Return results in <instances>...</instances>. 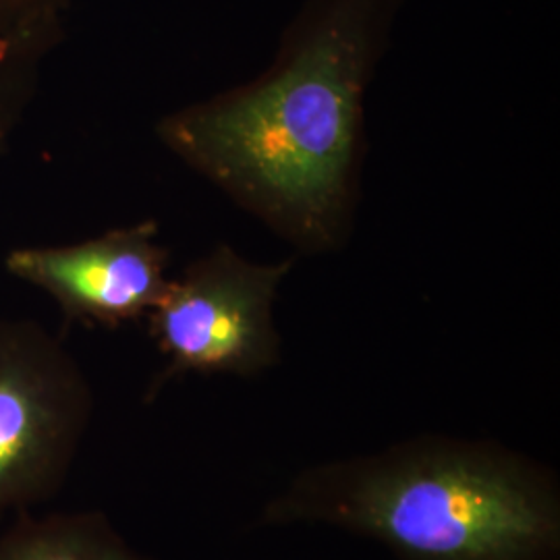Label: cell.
I'll list each match as a JSON object with an SVG mask.
<instances>
[{"instance_id": "cell-1", "label": "cell", "mask_w": 560, "mask_h": 560, "mask_svg": "<svg viewBox=\"0 0 560 560\" xmlns=\"http://www.w3.org/2000/svg\"><path fill=\"white\" fill-rule=\"evenodd\" d=\"M405 0H305L256 80L164 115L154 133L194 173L305 256L353 233L365 94Z\"/></svg>"}, {"instance_id": "cell-2", "label": "cell", "mask_w": 560, "mask_h": 560, "mask_svg": "<svg viewBox=\"0 0 560 560\" xmlns=\"http://www.w3.org/2000/svg\"><path fill=\"white\" fill-rule=\"evenodd\" d=\"M260 523L335 527L397 560H560V481L501 442L430 434L303 469Z\"/></svg>"}, {"instance_id": "cell-3", "label": "cell", "mask_w": 560, "mask_h": 560, "mask_svg": "<svg viewBox=\"0 0 560 560\" xmlns=\"http://www.w3.org/2000/svg\"><path fill=\"white\" fill-rule=\"evenodd\" d=\"M293 260L256 264L219 243L191 261L148 314L152 339L166 365L148 388L185 376L254 378L280 361L275 300Z\"/></svg>"}, {"instance_id": "cell-4", "label": "cell", "mask_w": 560, "mask_h": 560, "mask_svg": "<svg viewBox=\"0 0 560 560\" xmlns=\"http://www.w3.org/2000/svg\"><path fill=\"white\" fill-rule=\"evenodd\" d=\"M94 413L90 381L40 322L0 318V520L52 499Z\"/></svg>"}, {"instance_id": "cell-5", "label": "cell", "mask_w": 560, "mask_h": 560, "mask_svg": "<svg viewBox=\"0 0 560 560\" xmlns=\"http://www.w3.org/2000/svg\"><path fill=\"white\" fill-rule=\"evenodd\" d=\"M168 258L159 222L148 219L80 243L15 247L2 264L57 301L65 318L117 328L156 307L171 280Z\"/></svg>"}, {"instance_id": "cell-6", "label": "cell", "mask_w": 560, "mask_h": 560, "mask_svg": "<svg viewBox=\"0 0 560 560\" xmlns=\"http://www.w3.org/2000/svg\"><path fill=\"white\" fill-rule=\"evenodd\" d=\"M0 560H152L122 540L98 511L32 517L0 534Z\"/></svg>"}, {"instance_id": "cell-7", "label": "cell", "mask_w": 560, "mask_h": 560, "mask_svg": "<svg viewBox=\"0 0 560 560\" xmlns=\"http://www.w3.org/2000/svg\"><path fill=\"white\" fill-rule=\"evenodd\" d=\"M62 32L0 34V154L7 152L36 96L42 60Z\"/></svg>"}, {"instance_id": "cell-8", "label": "cell", "mask_w": 560, "mask_h": 560, "mask_svg": "<svg viewBox=\"0 0 560 560\" xmlns=\"http://www.w3.org/2000/svg\"><path fill=\"white\" fill-rule=\"evenodd\" d=\"M73 0H0V34L62 32Z\"/></svg>"}]
</instances>
